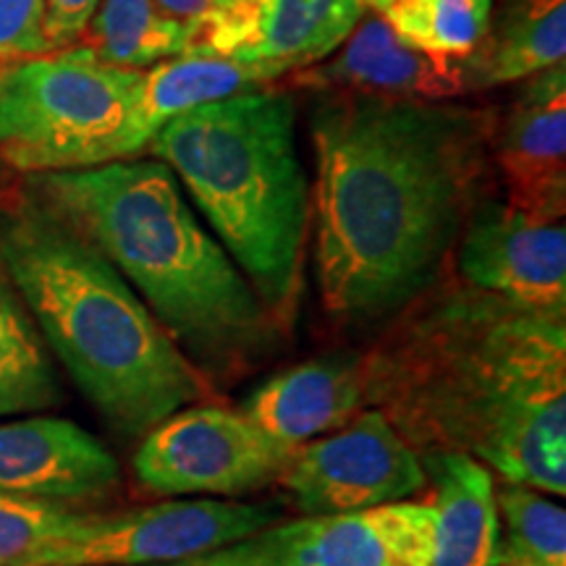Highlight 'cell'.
<instances>
[{
  "label": "cell",
  "instance_id": "obj_1",
  "mask_svg": "<svg viewBox=\"0 0 566 566\" xmlns=\"http://www.w3.org/2000/svg\"><path fill=\"white\" fill-rule=\"evenodd\" d=\"M315 281L342 325L405 313L433 292L483 189L495 113L325 95L310 118Z\"/></svg>",
  "mask_w": 566,
  "mask_h": 566
},
{
  "label": "cell",
  "instance_id": "obj_2",
  "mask_svg": "<svg viewBox=\"0 0 566 566\" xmlns=\"http://www.w3.org/2000/svg\"><path fill=\"white\" fill-rule=\"evenodd\" d=\"M363 357L365 407L417 454L457 451L506 483L566 493V328L478 289L409 304Z\"/></svg>",
  "mask_w": 566,
  "mask_h": 566
},
{
  "label": "cell",
  "instance_id": "obj_3",
  "mask_svg": "<svg viewBox=\"0 0 566 566\" xmlns=\"http://www.w3.org/2000/svg\"><path fill=\"white\" fill-rule=\"evenodd\" d=\"M30 192L97 247L208 380L263 365L286 331L160 160L38 174Z\"/></svg>",
  "mask_w": 566,
  "mask_h": 566
},
{
  "label": "cell",
  "instance_id": "obj_4",
  "mask_svg": "<svg viewBox=\"0 0 566 566\" xmlns=\"http://www.w3.org/2000/svg\"><path fill=\"white\" fill-rule=\"evenodd\" d=\"M0 268L42 342L118 436L142 438L212 396L111 260L32 192L0 200Z\"/></svg>",
  "mask_w": 566,
  "mask_h": 566
},
{
  "label": "cell",
  "instance_id": "obj_5",
  "mask_svg": "<svg viewBox=\"0 0 566 566\" xmlns=\"http://www.w3.org/2000/svg\"><path fill=\"white\" fill-rule=\"evenodd\" d=\"M147 153L171 168L212 237L289 331L310 231L292 95L254 90L200 105L163 126Z\"/></svg>",
  "mask_w": 566,
  "mask_h": 566
},
{
  "label": "cell",
  "instance_id": "obj_6",
  "mask_svg": "<svg viewBox=\"0 0 566 566\" xmlns=\"http://www.w3.org/2000/svg\"><path fill=\"white\" fill-rule=\"evenodd\" d=\"M139 76L84 45L0 63V158L32 176L129 160Z\"/></svg>",
  "mask_w": 566,
  "mask_h": 566
},
{
  "label": "cell",
  "instance_id": "obj_7",
  "mask_svg": "<svg viewBox=\"0 0 566 566\" xmlns=\"http://www.w3.org/2000/svg\"><path fill=\"white\" fill-rule=\"evenodd\" d=\"M239 409L192 405L139 438L132 467L139 485L168 499H242L279 483L292 459Z\"/></svg>",
  "mask_w": 566,
  "mask_h": 566
},
{
  "label": "cell",
  "instance_id": "obj_8",
  "mask_svg": "<svg viewBox=\"0 0 566 566\" xmlns=\"http://www.w3.org/2000/svg\"><path fill=\"white\" fill-rule=\"evenodd\" d=\"M279 522L271 506L171 499L116 514L80 512L27 566H166L242 541Z\"/></svg>",
  "mask_w": 566,
  "mask_h": 566
},
{
  "label": "cell",
  "instance_id": "obj_9",
  "mask_svg": "<svg viewBox=\"0 0 566 566\" xmlns=\"http://www.w3.org/2000/svg\"><path fill=\"white\" fill-rule=\"evenodd\" d=\"M279 483L304 516H328L409 501L428 478L405 436L367 407L334 433L294 449Z\"/></svg>",
  "mask_w": 566,
  "mask_h": 566
},
{
  "label": "cell",
  "instance_id": "obj_10",
  "mask_svg": "<svg viewBox=\"0 0 566 566\" xmlns=\"http://www.w3.org/2000/svg\"><path fill=\"white\" fill-rule=\"evenodd\" d=\"M367 11V0H212L184 53L268 63L289 76L336 53Z\"/></svg>",
  "mask_w": 566,
  "mask_h": 566
},
{
  "label": "cell",
  "instance_id": "obj_11",
  "mask_svg": "<svg viewBox=\"0 0 566 566\" xmlns=\"http://www.w3.org/2000/svg\"><path fill=\"white\" fill-rule=\"evenodd\" d=\"M459 242L467 286L543 315H566V231L501 202L472 210Z\"/></svg>",
  "mask_w": 566,
  "mask_h": 566
},
{
  "label": "cell",
  "instance_id": "obj_12",
  "mask_svg": "<svg viewBox=\"0 0 566 566\" xmlns=\"http://www.w3.org/2000/svg\"><path fill=\"white\" fill-rule=\"evenodd\" d=\"M122 467L101 438L66 417L0 420V495L76 509L111 499Z\"/></svg>",
  "mask_w": 566,
  "mask_h": 566
},
{
  "label": "cell",
  "instance_id": "obj_13",
  "mask_svg": "<svg viewBox=\"0 0 566 566\" xmlns=\"http://www.w3.org/2000/svg\"><path fill=\"white\" fill-rule=\"evenodd\" d=\"M292 84L325 95L422 103H443L467 92L462 61L438 59L409 45L388 27L384 13H365L336 53L292 71Z\"/></svg>",
  "mask_w": 566,
  "mask_h": 566
},
{
  "label": "cell",
  "instance_id": "obj_14",
  "mask_svg": "<svg viewBox=\"0 0 566 566\" xmlns=\"http://www.w3.org/2000/svg\"><path fill=\"white\" fill-rule=\"evenodd\" d=\"M493 160L509 205L537 221H562L566 208V66L530 76L509 116L495 124Z\"/></svg>",
  "mask_w": 566,
  "mask_h": 566
},
{
  "label": "cell",
  "instance_id": "obj_15",
  "mask_svg": "<svg viewBox=\"0 0 566 566\" xmlns=\"http://www.w3.org/2000/svg\"><path fill=\"white\" fill-rule=\"evenodd\" d=\"M286 530L294 556L310 566H430L436 554V509L412 499L302 516Z\"/></svg>",
  "mask_w": 566,
  "mask_h": 566
},
{
  "label": "cell",
  "instance_id": "obj_16",
  "mask_svg": "<svg viewBox=\"0 0 566 566\" xmlns=\"http://www.w3.org/2000/svg\"><path fill=\"white\" fill-rule=\"evenodd\" d=\"M365 409L363 357L334 354L294 365L260 384L239 407L275 441L300 449Z\"/></svg>",
  "mask_w": 566,
  "mask_h": 566
},
{
  "label": "cell",
  "instance_id": "obj_17",
  "mask_svg": "<svg viewBox=\"0 0 566 566\" xmlns=\"http://www.w3.org/2000/svg\"><path fill=\"white\" fill-rule=\"evenodd\" d=\"M286 71L268 63H242L218 55L181 53L174 61H160L142 71L137 97H134L129 158L145 153L155 134L181 113L200 105L265 90Z\"/></svg>",
  "mask_w": 566,
  "mask_h": 566
},
{
  "label": "cell",
  "instance_id": "obj_18",
  "mask_svg": "<svg viewBox=\"0 0 566 566\" xmlns=\"http://www.w3.org/2000/svg\"><path fill=\"white\" fill-rule=\"evenodd\" d=\"M433 483L436 554L430 566H493L499 556L495 475L478 459L457 451L420 454Z\"/></svg>",
  "mask_w": 566,
  "mask_h": 566
},
{
  "label": "cell",
  "instance_id": "obj_19",
  "mask_svg": "<svg viewBox=\"0 0 566 566\" xmlns=\"http://www.w3.org/2000/svg\"><path fill=\"white\" fill-rule=\"evenodd\" d=\"M566 55V0H509L480 48L462 61L467 90L525 82Z\"/></svg>",
  "mask_w": 566,
  "mask_h": 566
},
{
  "label": "cell",
  "instance_id": "obj_20",
  "mask_svg": "<svg viewBox=\"0 0 566 566\" xmlns=\"http://www.w3.org/2000/svg\"><path fill=\"white\" fill-rule=\"evenodd\" d=\"M63 388L51 349L0 268V420L59 407Z\"/></svg>",
  "mask_w": 566,
  "mask_h": 566
},
{
  "label": "cell",
  "instance_id": "obj_21",
  "mask_svg": "<svg viewBox=\"0 0 566 566\" xmlns=\"http://www.w3.org/2000/svg\"><path fill=\"white\" fill-rule=\"evenodd\" d=\"M187 27L158 11L153 0H101L82 45L103 63L142 71L187 51Z\"/></svg>",
  "mask_w": 566,
  "mask_h": 566
},
{
  "label": "cell",
  "instance_id": "obj_22",
  "mask_svg": "<svg viewBox=\"0 0 566 566\" xmlns=\"http://www.w3.org/2000/svg\"><path fill=\"white\" fill-rule=\"evenodd\" d=\"M499 556L493 566H566V509L556 495L522 483H495Z\"/></svg>",
  "mask_w": 566,
  "mask_h": 566
},
{
  "label": "cell",
  "instance_id": "obj_23",
  "mask_svg": "<svg viewBox=\"0 0 566 566\" xmlns=\"http://www.w3.org/2000/svg\"><path fill=\"white\" fill-rule=\"evenodd\" d=\"M491 11L493 0H394L384 19L409 45L464 61L488 34Z\"/></svg>",
  "mask_w": 566,
  "mask_h": 566
},
{
  "label": "cell",
  "instance_id": "obj_24",
  "mask_svg": "<svg viewBox=\"0 0 566 566\" xmlns=\"http://www.w3.org/2000/svg\"><path fill=\"white\" fill-rule=\"evenodd\" d=\"M80 509L0 495V566H27L66 533Z\"/></svg>",
  "mask_w": 566,
  "mask_h": 566
},
{
  "label": "cell",
  "instance_id": "obj_25",
  "mask_svg": "<svg viewBox=\"0 0 566 566\" xmlns=\"http://www.w3.org/2000/svg\"><path fill=\"white\" fill-rule=\"evenodd\" d=\"M166 566H310L300 562L292 551L289 530L283 522L260 530L242 541H233L208 554L181 558Z\"/></svg>",
  "mask_w": 566,
  "mask_h": 566
},
{
  "label": "cell",
  "instance_id": "obj_26",
  "mask_svg": "<svg viewBox=\"0 0 566 566\" xmlns=\"http://www.w3.org/2000/svg\"><path fill=\"white\" fill-rule=\"evenodd\" d=\"M45 53V0H0V63Z\"/></svg>",
  "mask_w": 566,
  "mask_h": 566
},
{
  "label": "cell",
  "instance_id": "obj_27",
  "mask_svg": "<svg viewBox=\"0 0 566 566\" xmlns=\"http://www.w3.org/2000/svg\"><path fill=\"white\" fill-rule=\"evenodd\" d=\"M101 0H45V40L53 51L82 42Z\"/></svg>",
  "mask_w": 566,
  "mask_h": 566
},
{
  "label": "cell",
  "instance_id": "obj_28",
  "mask_svg": "<svg viewBox=\"0 0 566 566\" xmlns=\"http://www.w3.org/2000/svg\"><path fill=\"white\" fill-rule=\"evenodd\" d=\"M153 3L158 6L160 13H166L168 19L189 30V27H192L195 21L208 11L212 0H153Z\"/></svg>",
  "mask_w": 566,
  "mask_h": 566
},
{
  "label": "cell",
  "instance_id": "obj_29",
  "mask_svg": "<svg viewBox=\"0 0 566 566\" xmlns=\"http://www.w3.org/2000/svg\"><path fill=\"white\" fill-rule=\"evenodd\" d=\"M391 3H394V0H367V6H370V9L378 11V13H384Z\"/></svg>",
  "mask_w": 566,
  "mask_h": 566
}]
</instances>
